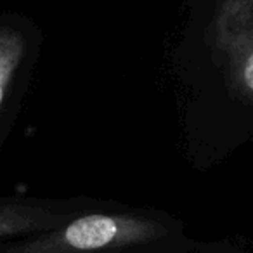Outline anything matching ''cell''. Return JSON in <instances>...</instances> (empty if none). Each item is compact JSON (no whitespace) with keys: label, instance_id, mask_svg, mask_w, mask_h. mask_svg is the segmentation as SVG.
Returning <instances> with one entry per match:
<instances>
[{"label":"cell","instance_id":"1","mask_svg":"<svg viewBox=\"0 0 253 253\" xmlns=\"http://www.w3.org/2000/svg\"><path fill=\"white\" fill-rule=\"evenodd\" d=\"M162 222L123 213H88L12 246L5 253H94L162 239Z\"/></svg>","mask_w":253,"mask_h":253},{"label":"cell","instance_id":"2","mask_svg":"<svg viewBox=\"0 0 253 253\" xmlns=\"http://www.w3.org/2000/svg\"><path fill=\"white\" fill-rule=\"evenodd\" d=\"M215 43L227 59L234 85L253 99V0H220Z\"/></svg>","mask_w":253,"mask_h":253},{"label":"cell","instance_id":"3","mask_svg":"<svg viewBox=\"0 0 253 253\" xmlns=\"http://www.w3.org/2000/svg\"><path fill=\"white\" fill-rule=\"evenodd\" d=\"M64 215L32 205L0 203V239L50 231L64 222Z\"/></svg>","mask_w":253,"mask_h":253},{"label":"cell","instance_id":"4","mask_svg":"<svg viewBox=\"0 0 253 253\" xmlns=\"http://www.w3.org/2000/svg\"><path fill=\"white\" fill-rule=\"evenodd\" d=\"M25 56V39L9 26H0V106L5 92Z\"/></svg>","mask_w":253,"mask_h":253}]
</instances>
